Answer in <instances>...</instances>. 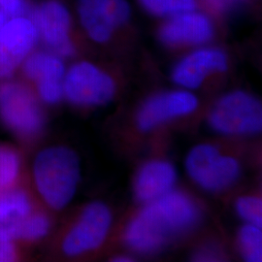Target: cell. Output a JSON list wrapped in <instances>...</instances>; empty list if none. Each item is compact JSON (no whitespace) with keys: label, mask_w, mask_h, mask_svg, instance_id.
<instances>
[{"label":"cell","mask_w":262,"mask_h":262,"mask_svg":"<svg viewBox=\"0 0 262 262\" xmlns=\"http://www.w3.org/2000/svg\"><path fill=\"white\" fill-rule=\"evenodd\" d=\"M198 215L197 206L189 197L171 190L149 202L131 221L125 232L126 242L140 253L157 251L195 225Z\"/></svg>","instance_id":"obj_1"},{"label":"cell","mask_w":262,"mask_h":262,"mask_svg":"<svg viewBox=\"0 0 262 262\" xmlns=\"http://www.w3.org/2000/svg\"><path fill=\"white\" fill-rule=\"evenodd\" d=\"M31 174L42 201L50 209L60 211L75 196L81 180L80 159L66 146L47 147L36 155Z\"/></svg>","instance_id":"obj_2"},{"label":"cell","mask_w":262,"mask_h":262,"mask_svg":"<svg viewBox=\"0 0 262 262\" xmlns=\"http://www.w3.org/2000/svg\"><path fill=\"white\" fill-rule=\"evenodd\" d=\"M0 123L23 144L36 139L45 125L41 101L24 80L0 82Z\"/></svg>","instance_id":"obj_3"},{"label":"cell","mask_w":262,"mask_h":262,"mask_svg":"<svg viewBox=\"0 0 262 262\" xmlns=\"http://www.w3.org/2000/svg\"><path fill=\"white\" fill-rule=\"evenodd\" d=\"M209 123L214 130L225 135L253 134L261 130V103L245 92L223 96L213 106Z\"/></svg>","instance_id":"obj_4"},{"label":"cell","mask_w":262,"mask_h":262,"mask_svg":"<svg viewBox=\"0 0 262 262\" xmlns=\"http://www.w3.org/2000/svg\"><path fill=\"white\" fill-rule=\"evenodd\" d=\"M187 174L205 190L220 191L233 185L241 173L236 159L208 144L194 147L186 159Z\"/></svg>","instance_id":"obj_5"},{"label":"cell","mask_w":262,"mask_h":262,"mask_svg":"<svg viewBox=\"0 0 262 262\" xmlns=\"http://www.w3.org/2000/svg\"><path fill=\"white\" fill-rule=\"evenodd\" d=\"M116 84L110 76L89 61H78L67 69L63 97L81 107L101 106L111 101Z\"/></svg>","instance_id":"obj_6"},{"label":"cell","mask_w":262,"mask_h":262,"mask_svg":"<svg viewBox=\"0 0 262 262\" xmlns=\"http://www.w3.org/2000/svg\"><path fill=\"white\" fill-rule=\"evenodd\" d=\"M29 16L37 29L39 42L48 51L66 58L75 54L73 43L72 16L60 0H43L31 7Z\"/></svg>","instance_id":"obj_7"},{"label":"cell","mask_w":262,"mask_h":262,"mask_svg":"<svg viewBox=\"0 0 262 262\" xmlns=\"http://www.w3.org/2000/svg\"><path fill=\"white\" fill-rule=\"evenodd\" d=\"M112 224L109 208L102 202L88 204L67 230L61 241V251L68 257L80 256L99 248Z\"/></svg>","instance_id":"obj_8"},{"label":"cell","mask_w":262,"mask_h":262,"mask_svg":"<svg viewBox=\"0 0 262 262\" xmlns=\"http://www.w3.org/2000/svg\"><path fill=\"white\" fill-rule=\"evenodd\" d=\"M39 43L29 14L9 17L0 29V82L13 78Z\"/></svg>","instance_id":"obj_9"},{"label":"cell","mask_w":262,"mask_h":262,"mask_svg":"<svg viewBox=\"0 0 262 262\" xmlns=\"http://www.w3.org/2000/svg\"><path fill=\"white\" fill-rule=\"evenodd\" d=\"M27 82L43 103H58L63 98L66 68L63 58L48 50H34L19 68Z\"/></svg>","instance_id":"obj_10"},{"label":"cell","mask_w":262,"mask_h":262,"mask_svg":"<svg viewBox=\"0 0 262 262\" xmlns=\"http://www.w3.org/2000/svg\"><path fill=\"white\" fill-rule=\"evenodd\" d=\"M77 16L88 37L102 44L130 18L127 0H77Z\"/></svg>","instance_id":"obj_11"},{"label":"cell","mask_w":262,"mask_h":262,"mask_svg":"<svg viewBox=\"0 0 262 262\" xmlns=\"http://www.w3.org/2000/svg\"><path fill=\"white\" fill-rule=\"evenodd\" d=\"M197 106L196 97L187 91L158 94L142 106L137 115V124L141 130L150 131L171 119L193 112Z\"/></svg>","instance_id":"obj_12"},{"label":"cell","mask_w":262,"mask_h":262,"mask_svg":"<svg viewBox=\"0 0 262 262\" xmlns=\"http://www.w3.org/2000/svg\"><path fill=\"white\" fill-rule=\"evenodd\" d=\"M213 35L212 20L195 10L170 17L159 30L161 41L170 46L201 45L211 40Z\"/></svg>","instance_id":"obj_13"},{"label":"cell","mask_w":262,"mask_h":262,"mask_svg":"<svg viewBox=\"0 0 262 262\" xmlns=\"http://www.w3.org/2000/svg\"><path fill=\"white\" fill-rule=\"evenodd\" d=\"M227 68V56L222 50L202 48L184 57L175 66L172 80L186 89L199 88L207 77Z\"/></svg>","instance_id":"obj_14"},{"label":"cell","mask_w":262,"mask_h":262,"mask_svg":"<svg viewBox=\"0 0 262 262\" xmlns=\"http://www.w3.org/2000/svg\"><path fill=\"white\" fill-rule=\"evenodd\" d=\"M175 167L165 160H152L141 168L134 182L135 197L149 203L172 190L176 183Z\"/></svg>","instance_id":"obj_15"},{"label":"cell","mask_w":262,"mask_h":262,"mask_svg":"<svg viewBox=\"0 0 262 262\" xmlns=\"http://www.w3.org/2000/svg\"><path fill=\"white\" fill-rule=\"evenodd\" d=\"M26 183L24 157L16 146L0 143V193Z\"/></svg>","instance_id":"obj_16"},{"label":"cell","mask_w":262,"mask_h":262,"mask_svg":"<svg viewBox=\"0 0 262 262\" xmlns=\"http://www.w3.org/2000/svg\"><path fill=\"white\" fill-rule=\"evenodd\" d=\"M36 208L26 183L0 193V224L28 215Z\"/></svg>","instance_id":"obj_17"},{"label":"cell","mask_w":262,"mask_h":262,"mask_svg":"<svg viewBox=\"0 0 262 262\" xmlns=\"http://www.w3.org/2000/svg\"><path fill=\"white\" fill-rule=\"evenodd\" d=\"M238 242L243 257L247 261H261V227L251 224L245 225L238 235Z\"/></svg>","instance_id":"obj_18"},{"label":"cell","mask_w":262,"mask_h":262,"mask_svg":"<svg viewBox=\"0 0 262 262\" xmlns=\"http://www.w3.org/2000/svg\"><path fill=\"white\" fill-rule=\"evenodd\" d=\"M140 2L150 13L162 17H172L196 9L195 0H140Z\"/></svg>","instance_id":"obj_19"},{"label":"cell","mask_w":262,"mask_h":262,"mask_svg":"<svg viewBox=\"0 0 262 262\" xmlns=\"http://www.w3.org/2000/svg\"><path fill=\"white\" fill-rule=\"evenodd\" d=\"M236 211L248 224L262 225L261 199L255 196H243L236 202Z\"/></svg>","instance_id":"obj_20"},{"label":"cell","mask_w":262,"mask_h":262,"mask_svg":"<svg viewBox=\"0 0 262 262\" xmlns=\"http://www.w3.org/2000/svg\"><path fill=\"white\" fill-rule=\"evenodd\" d=\"M25 246L0 240V262L19 261L25 257Z\"/></svg>","instance_id":"obj_21"},{"label":"cell","mask_w":262,"mask_h":262,"mask_svg":"<svg viewBox=\"0 0 262 262\" xmlns=\"http://www.w3.org/2000/svg\"><path fill=\"white\" fill-rule=\"evenodd\" d=\"M0 9L9 17L29 14L31 6L28 0H0Z\"/></svg>","instance_id":"obj_22"},{"label":"cell","mask_w":262,"mask_h":262,"mask_svg":"<svg viewBox=\"0 0 262 262\" xmlns=\"http://www.w3.org/2000/svg\"><path fill=\"white\" fill-rule=\"evenodd\" d=\"M8 18H9V16L3 10L0 9V29L3 28V26L5 25Z\"/></svg>","instance_id":"obj_23"},{"label":"cell","mask_w":262,"mask_h":262,"mask_svg":"<svg viewBox=\"0 0 262 262\" xmlns=\"http://www.w3.org/2000/svg\"><path fill=\"white\" fill-rule=\"evenodd\" d=\"M133 259L129 257V256H126V255H119V256H117V257H115V259H114V261H118V262H127V261H132Z\"/></svg>","instance_id":"obj_24"},{"label":"cell","mask_w":262,"mask_h":262,"mask_svg":"<svg viewBox=\"0 0 262 262\" xmlns=\"http://www.w3.org/2000/svg\"><path fill=\"white\" fill-rule=\"evenodd\" d=\"M213 1H214V3H215V4H216V5L221 6V3H222L221 1H222V0H213Z\"/></svg>","instance_id":"obj_25"}]
</instances>
